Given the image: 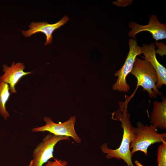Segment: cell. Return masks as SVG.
<instances>
[{
    "instance_id": "obj_1",
    "label": "cell",
    "mask_w": 166,
    "mask_h": 166,
    "mask_svg": "<svg viewBox=\"0 0 166 166\" xmlns=\"http://www.w3.org/2000/svg\"><path fill=\"white\" fill-rule=\"evenodd\" d=\"M125 101L119 102V109L112 114V118L114 120L120 121L123 128V134L122 141L119 147L115 149H112L108 147V144H102L101 149L102 152L106 154L107 159L115 158L122 159L128 166H134L132 163L130 146L131 141L135 136V127L132 126L130 121V115L128 113V105L131 98L125 95Z\"/></svg>"
},
{
    "instance_id": "obj_2",
    "label": "cell",
    "mask_w": 166,
    "mask_h": 166,
    "mask_svg": "<svg viewBox=\"0 0 166 166\" xmlns=\"http://www.w3.org/2000/svg\"><path fill=\"white\" fill-rule=\"evenodd\" d=\"M130 73L137 80L136 90L140 86L144 91L148 93L151 98H156L158 95H161L156 85L158 79L156 72L149 62L136 58Z\"/></svg>"
},
{
    "instance_id": "obj_3",
    "label": "cell",
    "mask_w": 166,
    "mask_h": 166,
    "mask_svg": "<svg viewBox=\"0 0 166 166\" xmlns=\"http://www.w3.org/2000/svg\"><path fill=\"white\" fill-rule=\"evenodd\" d=\"M136 126L137 127H135V137L130 144L132 155L137 151H141L147 155L150 146L156 143L166 142V133H158L156 128L152 125H144L139 121Z\"/></svg>"
},
{
    "instance_id": "obj_4",
    "label": "cell",
    "mask_w": 166,
    "mask_h": 166,
    "mask_svg": "<svg viewBox=\"0 0 166 166\" xmlns=\"http://www.w3.org/2000/svg\"><path fill=\"white\" fill-rule=\"evenodd\" d=\"M128 45L129 51L124 64L114 74L115 76L118 77L117 81L112 86L114 90L127 92L129 90V85L126 82V77L131 73L137 56L142 53V47L139 46L136 39L130 38Z\"/></svg>"
},
{
    "instance_id": "obj_5",
    "label": "cell",
    "mask_w": 166,
    "mask_h": 166,
    "mask_svg": "<svg viewBox=\"0 0 166 166\" xmlns=\"http://www.w3.org/2000/svg\"><path fill=\"white\" fill-rule=\"evenodd\" d=\"M69 140V137L66 136H56L51 133L47 134L34 149L33 159L29 166H42L49 159L54 158V148L58 142Z\"/></svg>"
},
{
    "instance_id": "obj_6",
    "label": "cell",
    "mask_w": 166,
    "mask_h": 166,
    "mask_svg": "<svg viewBox=\"0 0 166 166\" xmlns=\"http://www.w3.org/2000/svg\"><path fill=\"white\" fill-rule=\"evenodd\" d=\"M76 120V116H71L67 121L57 123L53 122L49 117H45L44 121L45 124L40 127L32 128L33 132L47 131L56 136L71 137L76 143L80 144L81 139L76 133L74 125Z\"/></svg>"
},
{
    "instance_id": "obj_7",
    "label": "cell",
    "mask_w": 166,
    "mask_h": 166,
    "mask_svg": "<svg viewBox=\"0 0 166 166\" xmlns=\"http://www.w3.org/2000/svg\"><path fill=\"white\" fill-rule=\"evenodd\" d=\"M128 26L131 30L128 33L127 35L134 39H136V34L145 31L151 33L153 38L156 42L166 38V24L160 23L155 14L150 16L148 23L147 25H142L131 21Z\"/></svg>"
},
{
    "instance_id": "obj_8",
    "label": "cell",
    "mask_w": 166,
    "mask_h": 166,
    "mask_svg": "<svg viewBox=\"0 0 166 166\" xmlns=\"http://www.w3.org/2000/svg\"><path fill=\"white\" fill-rule=\"evenodd\" d=\"M69 20L67 16L62 18L57 22L50 24L46 22H32L29 26V29L27 30H22V34L25 37H28L39 32L44 33L46 37L45 46L51 44L53 40L52 34L56 29L66 23Z\"/></svg>"
},
{
    "instance_id": "obj_9",
    "label": "cell",
    "mask_w": 166,
    "mask_h": 166,
    "mask_svg": "<svg viewBox=\"0 0 166 166\" xmlns=\"http://www.w3.org/2000/svg\"><path fill=\"white\" fill-rule=\"evenodd\" d=\"M4 74L0 77V80L9 84L10 90L12 93H16L15 86L23 76L31 73L30 72H25V66L23 63L14 62L10 66L4 64L3 65Z\"/></svg>"
},
{
    "instance_id": "obj_10",
    "label": "cell",
    "mask_w": 166,
    "mask_h": 166,
    "mask_svg": "<svg viewBox=\"0 0 166 166\" xmlns=\"http://www.w3.org/2000/svg\"><path fill=\"white\" fill-rule=\"evenodd\" d=\"M142 47L145 60L150 63L156 72L158 79L156 85L158 89L163 85H166V69L157 59L155 45L153 43L144 44Z\"/></svg>"
},
{
    "instance_id": "obj_11",
    "label": "cell",
    "mask_w": 166,
    "mask_h": 166,
    "mask_svg": "<svg viewBox=\"0 0 166 166\" xmlns=\"http://www.w3.org/2000/svg\"><path fill=\"white\" fill-rule=\"evenodd\" d=\"M152 125L156 128H166V99L159 102L154 101L152 112L150 117Z\"/></svg>"
},
{
    "instance_id": "obj_12",
    "label": "cell",
    "mask_w": 166,
    "mask_h": 166,
    "mask_svg": "<svg viewBox=\"0 0 166 166\" xmlns=\"http://www.w3.org/2000/svg\"><path fill=\"white\" fill-rule=\"evenodd\" d=\"M9 90V85L0 80V113L6 120L10 116L6 108V104L10 95Z\"/></svg>"
},
{
    "instance_id": "obj_13",
    "label": "cell",
    "mask_w": 166,
    "mask_h": 166,
    "mask_svg": "<svg viewBox=\"0 0 166 166\" xmlns=\"http://www.w3.org/2000/svg\"><path fill=\"white\" fill-rule=\"evenodd\" d=\"M157 156L158 166H166V142L159 146Z\"/></svg>"
},
{
    "instance_id": "obj_14",
    "label": "cell",
    "mask_w": 166,
    "mask_h": 166,
    "mask_svg": "<svg viewBox=\"0 0 166 166\" xmlns=\"http://www.w3.org/2000/svg\"><path fill=\"white\" fill-rule=\"evenodd\" d=\"M68 162L65 160L55 159L54 161H48L44 166H67Z\"/></svg>"
}]
</instances>
